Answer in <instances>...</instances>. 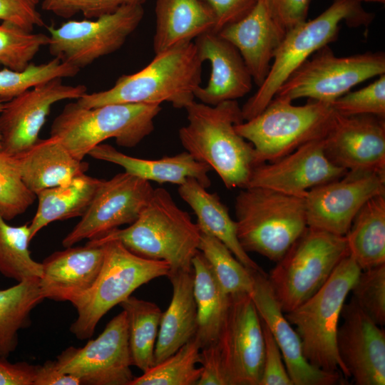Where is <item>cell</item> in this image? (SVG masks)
Returning a JSON list of instances; mask_svg holds the SVG:
<instances>
[{
    "mask_svg": "<svg viewBox=\"0 0 385 385\" xmlns=\"http://www.w3.org/2000/svg\"><path fill=\"white\" fill-rule=\"evenodd\" d=\"M92 158L116 164L125 172L148 181L158 183L183 184L189 178H195L204 188L210 185V168L196 160L185 151L160 159H143L125 155L108 144H99L88 153Z\"/></svg>",
    "mask_w": 385,
    "mask_h": 385,
    "instance_id": "484cf974",
    "label": "cell"
},
{
    "mask_svg": "<svg viewBox=\"0 0 385 385\" xmlns=\"http://www.w3.org/2000/svg\"><path fill=\"white\" fill-rule=\"evenodd\" d=\"M323 140L324 153L335 165L347 171L385 175L384 118L335 112Z\"/></svg>",
    "mask_w": 385,
    "mask_h": 385,
    "instance_id": "ac0fdd59",
    "label": "cell"
},
{
    "mask_svg": "<svg viewBox=\"0 0 385 385\" xmlns=\"http://www.w3.org/2000/svg\"><path fill=\"white\" fill-rule=\"evenodd\" d=\"M21 179L36 195L84 174L88 164L75 158L55 137L38 140L26 151L15 155Z\"/></svg>",
    "mask_w": 385,
    "mask_h": 385,
    "instance_id": "d4e9b609",
    "label": "cell"
},
{
    "mask_svg": "<svg viewBox=\"0 0 385 385\" xmlns=\"http://www.w3.org/2000/svg\"><path fill=\"white\" fill-rule=\"evenodd\" d=\"M286 30L272 17L262 0L241 20L222 28L219 35L240 52L252 81L265 80Z\"/></svg>",
    "mask_w": 385,
    "mask_h": 385,
    "instance_id": "603a6c76",
    "label": "cell"
},
{
    "mask_svg": "<svg viewBox=\"0 0 385 385\" xmlns=\"http://www.w3.org/2000/svg\"><path fill=\"white\" fill-rule=\"evenodd\" d=\"M146 0H43L41 9L69 19L82 14L86 19H97L111 14L120 8L133 4L143 5Z\"/></svg>",
    "mask_w": 385,
    "mask_h": 385,
    "instance_id": "7bdbcfd3",
    "label": "cell"
},
{
    "mask_svg": "<svg viewBox=\"0 0 385 385\" xmlns=\"http://www.w3.org/2000/svg\"><path fill=\"white\" fill-rule=\"evenodd\" d=\"M374 17V14L364 10L357 0H334L316 18L289 29L265 80L241 108L244 120L260 113L279 87L312 54L337 40L342 21L352 27L368 26Z\"/></svg>",
    "mask_w": 385,
    "mask_h": 385,
    "instance_id": "5b68a950",
    "label": "cell"
},
{
    "mask_svg": "<svg viewBox=\"0 0 385 385\" xmlns=\"http://www.w3.org/2000/svg\"><path fill=\"white\" fill-rule=\"evenodd\" d=\"M76 376L60 371L55 361L48 360L43 365H37L33 385H79Z\"/></svg>",
    "mask_w": 385,
    "mask_h": 385,
    "instance_id": "f907efd6",
    "label": "cell"
},
{
    "mask_svg": "<svg viewBox=\"0 0 385 385\" xmlns=\"http://www.w3.org/2000/svg\"><path fill=\"white\" fill-rule=\"evenodd\" d=\"M168 277L173 285V297L167 310L162 313L154 365L177 351L197 330L192 270L170 272Z\"/></svg>",
    "mask_w": 385,
    "mask_h": 385,
    "instance_id": "83f0119b",
    "label": "cell"
},
{
    "mask_svg": "<svg viewBox=\"0 0 385 385\" xmlns=\"http://www.w3.org/2000/svg\"><path fill=\"white\" fill-rule=\"evenodd\" d=\"M154 188L148 180L126 172L103 180L81 220L63 238L64 247L98 238L133 223L148 204Z\"/></svg>",
    "mask_w": 385,
    "mask_h": 385,
    "instance_id": "9a60e30c",
    "label": "cell"
},
{
    "mask_svg": "<svg viewBox=\"0 0 385 385\" xmlns=\"http://www.w3.org/2000/svg\"><path fill=\"white\" fill-rule=\"evenodd\" d=\"M159 104L111 103L87 108L77 102L66 104L53 120L51 136L56 138L77 160L103 141L133 148L154 130Z\"/></svg>",
    "mask_w": 385,
    "mask_h": 385,
    "instance_id": "277c9868",
    "label": "cell"
},
{
    "mask_svg": "<svg viewBox=\"0 0 385 385\" xmlns=\"http://www.w3.org/2000/svg\"><path fill=\"white\" fill-rule=\"evenodd\" d=\"M200 235L189 213L178 206L166 189L158 188L133 223L89 240L86 244L101 245L117 240L136 255L165 262L170 272L190 271L199 251Z\"/></svg>",
    "mask_w": 385,
    "mask_h": 385,
    "instance_id": "7a4b0ae2",
    "label": "cell"
},
{
    "mask_svg": "<svg viewBox=\"0 0 385 385\" xmlns=\"http://www.w3.org/2000/svg\"><path fill=\"white\" fill-rule=\"evenodd\" d=\"M48 36L34 34L16 26L0 24V64L14 71H22L31 63L40 48L48 43Z\"/></svg>",
    "mask_w": 385,
    "mask_h": 385,
    "instance_id": "f35d334b",
    "label": "cell"
},
{
    "mask_svg": "<svg viewBox=\"0 0 385 385\" xmlns=\"http://www.w3.org/2000/svg\"><path fill=\"white\" fill-rule=\"evenodd\" d=\"M348 253L345 236L307 226L267 276L282 311L315 294Z\"/></svg>",
    "mask_w": 385,
    "mask_h": 385,
    "instance_id": "30bf717a",
    "label": "cell"
},
{
    "mask_svg": "<svg viewBox=\"0 0 385 385\" xmlns=\"http://www.w3.org/2000/svg\"><path fill=\"white\" fill-rule=\"evenodd\" d=\"M155 54L192 42L214 31L215 17L202 0H155Z\"/></svg>",
    "mask_w": 385,
    "mask_h": 385,
    "instance_id": "4316f807",
    "label": "cell"
},
{
    "mask_svg": "<svg viewBox=\"0 0 385 385\" xmlns=\"http://www.w3.org/2000/svg\"><path fill=\"white\" fill-rule=\"evenodd\" d=\"M202 64L194 42L155 54L139 71L120 76L111 88L85 93L76 102L87 108L111 103H171L185 108L200 86Z\"/></svg>",
    "mask_w": 385,
    "mask_h": 385,
    "instance_id": "3957f363",
    "label": "cell"
},
{
    "mask_svg": "<svg viewBox=\"0 0 385 385\" xmlns=\"http://www.w3.org/2000/svg\"><path fill=\"white\" fill-rule=\"evenodd\" d=\"M39 0H0V21L32 32L44 26L37 5Z\"/></svg>",
    "mask_w": 385,
    "mask_h": 385,
    "instance_id": "f6af8a7d",
    "label": "cell"
},
{
    "mask_svg": "<svg viewBox=\"0 0 385 385\" xmlns=\"http://www.w3.org/2000/svg\"><path fill=\"white\" fill-rule=\"evenodd\" d=\"M31 242L28 224L11 226L0 215V273L6 277L21 282L40 278L41 262L32 259L29 250Z\"/></svg>",
    "mask_w": 385,
    "mask_h": 385,
    "instance_id": "e575fe53",
    "label": "cell"
},
{
    "mask_svg": "<svg viewBox=\"0 0 385 385\" xmlns=\"http://www.w3.org/2000/svg\"><path fill=\"white\" fill-rule=\"evenodd\" d=\"M200 376L197 385H229L216 343L201 348Z\"/></svg>",
    "mask_w": 385,
    "mask_h": 385,
    "instance_id": "c3c4849f",
    "label": "cell"
},
{
    "mask_svg": "<svg viewBox=\"0 0 385 385\" xmlns=\"http://www.w3.org/2000/svg\"><path fill=\"white\" fill-rule=\"evenodd\" d=\"M252 274L253 287L250 295L280 349L293 385H334L342 382L340 372L318 369L306 359L301 339L278 303L267 275L264 271H252Z\"/></svg>",
    "mask_w": 385,
    "mask_h": 385,
    "instance_id": "44dd1931",
    "label": "cell"
},
{
    "mask_svg": "<svg viewBox=\"0 0 385 385\" xmlns=\"http://www.w3.org/2000/svg\"><path fill=\"white\" fill-rule=\"evenodd\" d=\"M274 20L286 31L307 20L310 0H262Z\"/></svg>",
    "mask_w": 385,
    "mask_h": 385,
    "instance_id": "bcb514c9",
    "label": "cell"
},
{
    "mask_svg": "<svg viewBox=\"0 0 385 385\" xmlns=\"http://www.w3.org/2000/svg\"><path fill=\"white\" fill-rule=\"evenodd\" d=\"M361 270L348 253L324 284L285 317L298 334L306 359L326 371L349 374L337 347L339 321L345 300Z\"/></svg>",
    "mask_w": 385,
    "mask_h": 385,
    "instance_id": "52a82bcc",
    "label": "cell"
},
{
    "mask_svg": "<svg viewBox=\"0 0 385 385\" xmlns=\"http://www.w3.org/2000/svg\"><path fill=\"white\" fill-rule=\"evenodd\" d=\"M143 5H127L94 20H70L59 27L48 26V51L62 62L79 69L118 50L138 28Z\"/></svg>",
    "mask_w": 385,
    "mask_h": 385,
    "instance_id": "7c38bea8",
    "label": "cell"
},
{
    "mask_svg": "<svg viewBox=\"0 0 385 385\" xmlns=\"http://www.w3.org/2000/svg\"><path fill=\"white\" fill-rule=\"evenodd\" d=\"M366 87L347 92L332 103L336 113L344 116L372 115L385 118V73Z\"/></svg>",
    "mask_w": 385,
    "mask_h": 385,
    "instance_id": "b9f144b4",
    "label": "cell"
},
{
    "mask_svg": "<svg viewBox=\"0 0 385 385\" xmlns=\"http://www.w3.org/2000/svg\"><path fill=\"white\" fill-rule=\"evenodd\" d=\"M345 237L349 254L361 270L385 264V193L364 203Z\"/></svg>",
    "mask_w": 385,
    "mask_h": 385,
    "instance_id": "1f68e13d",
    "label": "cell"
},
{
    "mask_svg": "<svg viewBox=\"0 0 385 385\" xmlns=\"http://www.w3.org/2000/svg\"><path fill=\"white\" fill-rule=\"evenodd\" d=\"M3 106H4V101L0 100V112L2 111ZM0 149H1V143H0Z\"/></svg>",
    "mask_w": 385,
    "mask_h": 385,
    "instance_id": "f5cc1de1",
    "label": "cell"
},
{
    "mask_svg": "<svg viewBox=\"0 0 385 385\" xmlns=\"http://www.w3.org/2000/svg\"><path fill=\"white\" fill-rule=\"evenodd\" d=\"M212 11L215 17L214 32L237 22L247 15L259 0H202Z\"/></svg>",
    "mask_w": 385,
    "mask_h": 385,
    "instance_id": "7dc6e473",
    "label": "cell"
},
{
    "mask_svg": "<svg viewBox=\"0 0 385 385\" xmlns=\"http://www.w3.org/2000/svg\"><path fill=\"white\" fill-rule=\"evenodd\" d=\"M199 251L227 294H250L253 287L252 270L246 268L221 241L201 232Z\"/></svg>",
    "mask_w": 385,
    "mask_h": 385,
    "instance_id": "8d00e7d4",
    "label": "cell"
},
{
    "mask_svg": "<svg viewBox=\"0 0 385 385\" xmlns=\"http://www.w3.org/2000/svg\"><path fill=\"white\" fill-rule=\"evenodd\" d=\"M242 248L278 262L307 227L304 197L263 188L241 189L235 203Z\"/></svg>",
    "mask_w": 385,
    "mask_h": 385,
    "instance_id": "8992f818",
    "label": "cell"
},
{
    "mask_svg": "<svg viewBox=\"0 0 385 385\" xmlns=\"http://www.w3.org/2000/svg\"><path fill=\"white\" fill-rule=\"evenodd\" d=\"M44 299L39 278H30L0 289V356L8 358L18 345V332L26 327L31 310Z\"/></svg>",
    "mask_w": 385,
    "mask_h": 385,
    "instance_id": "d6a6232c",
    "label": "cell"
},
{
    "mask_svg": "<svg viewBox=\"0 0 385 385\" xmlns=\"http://www.w3.org/2000/svg\"><path fill=\"white\" fill-rule=\"evenodd\" d=\"M385 73L384 52L338 57L329 45L305 61L279 87L274 97L332 103L356 85Z\"/></svg>",
    "mask_w": 385,
    "mask_h": 385,
    "instance_id": "8fae6325",
    "label": "cell"
},
{
    "mask_svg": "<svg viewBox=\"0 0 385 385\" xmlns=\"http://www.w3.org/2000/svg\"><path fill=\"white\" fill-rule=\"evenodd\" d=\"M178 194L191 207L197 217L201 232L210 235L221 241L233 255L248 270H263L248 255L241 246L237 235L236 222L217 193L206 190L197 180L189 178L178 185Z\"/></svg>",
    "mask_w": 385,
    "mask_h": 385,
    "instance_id": "f1b7e54d",
    "label": "cell"
},
{
    "mask_svg": "<svg viewBox=\"0 0 385 385\" xmlns=\"http://www.w3.org/2000/svg\"><path fill=\"white\" fill-rule=\"evenodd\" d=\"M192 267L197 309L196 337L202 348L217 341L227 313L230 296L221 287L200 251L194 256Z\"/></svg>",
    "mask_w": 385,
    "mask_h": 385,
    "instance_id": "4dcf8cb0",
    "label": "cell"
},
{
    "mask_svg": "<svg viewBox=\"0 0 385 385\" xmlns=\"http://www.w3.org/2000/svg\"><path fill=\"white\" fill-rule=\"evenodd\" d=\"M351 292L360 308L378 325L385 324V264L361 270Z\"/></svg>",
    "mask_w": 385,
    "mask_h": 385,
    "instance_id": "60d3db41",
    "label": "cell"
},
{
    "mask_svg": "<svg viewBox=\"0 0 385 385\" xmlns=\"http://www.w3.org/2000/svg\"><path fill=\"white\" fill-rule=\"evenodd\" d=\"M80 69L57 58L46 63H30L22 71L0 70V100L8 101L25 91L56 78H72Z\"/></svg>",
    "mask_w": 385,
    "mask_h": 385,
    "instance_id": "74e56055",
    "label": "cell"
},
{
    "mask_svg": "<svg viewBox=\"0 0 385 385\" xmlns=\"http://www.w3.org/2000/svg\"><path fill=\"white\" fill-rule=\"evenodd\" d=\"M101 245L104 258L96 281L89 289L69 300L78 313L70 331L79 339L92 337L101 318L137 288L170 272L165 262L136 255L117 240Z\"/></svg>",
    "mask_w": 385,
    "mask_h": 385,
    "instance_id": "ba28073f",
    "label": "cell"
},
{
    "mask_svg": "<svg viewBox=\"0 0 385 385\" xmlns=\"http://www.w3.org/2000/svg\"><path fill=\"white\" fill-rule=\"evenodd\" d=\"M323 139L312 140L277 160L257 165L247 188L304 197L312 188L342 178L348 171L328 159Z\"/></svg>",
    "mask_w": 385,
    "mask_h": 385,
    "instance_id": "d6986e66",
    "label": "cell"
},
{
    "mask_svg": "<svg viewBox=\"0 0 385 385\" xmlns=\"http://www.w3.org/2000/svg\"><path fill=\"white\" fill-rule=\"evenodd\" d=\"M37 365L11 363L0 356V385H33Z\"/></svg>",
    "mask_w": 385,
    "mask_h": 385,
    "instance_id": "681fc988",
    "label": "cell"
},
{
    "mask_svg": "<svg viewBox=\"0 0 385 385\" xmlns=\"http://www.w3.org/2000/svg\"><path fill=\"white\" fill-rule=\"evenodd\" d=\"M359 2H372V3H380V4H384L385 0H357Z\"/></svg>",
    "mask_w": 385,
    "mask_h": 385,
    "instance_id": "816d5d0a",
    "label": "cell"
},
{
    "mask_svg": "<svg viewBox=\"0 0 385 385\" xmlns=\"http://www.w3.org/2000/svg\"><path fill=\"white\" fill-rule=\"evenodd\" d=\"M61 372L90 385H130L135 378L128 342L126 313L123 310L103 332L84 346H70L55 360Z\"/></svg>",
    "mask_w": 385,
    "mask_h": 385,
    "instance_id": "4fadbf2b",
    "label": "cell"
},
{
    "mask_svg": "<svg viewBox=\"0 0 385 385\" xmlns=\"http://www.w3.org/2000/svg\"><path fill=\"white\" fill-rule=\"evenodd\" d=\"M126 313L132 365L143 372L154 366L162 312L153 302L130 296L120 304Z\"/></svg>",
    "mask_w": 385,
    "mask_h": 385,
    "instance_id": "836d02e7",
    "label": "cell"
},
{
    "mask_svg": "<svg viewBox=\"0 0 385 385\" xmlns=\"http://www.w3.org/2000/svg\"><path fill=\"white\" fill-rule=\"evenodd\" d=\"M230 296L215 342L228 384L259 385L265 355L262 319L250 294Z\"/></svg>",
    "mask_w": 385,
    "mask_h": 385,
    "instance_id": "5bb4252c",
    "label": "cell"
},
{
    "mask_svg": "<svg viewBox=\"0 0 385 385\" xmlns=\"http://www.w3.org/2000/svg\"><path fill=\"white\" fill-rule=\"evenodd\" d=\"M337 347L349 377L357 385L385 384V332L353 298L342 308Z\"/></svg>",
    "mask_w": 385,
    "mask_h": 385,
    "instance_id": "ffe728a7",
    "label": "cell"
},
{
    "mask_svg": "<svg viewBox=\"0 0 385 385\" xmlns=\"http://www.w3.org/2000/svg\"><path fill=\"white\" fill-rule=\"evenodd\" d=\"M103 180L84 173L66 184L39 192L38 207L29 225L31 241L52 222L81 217Z\"/></svg>",
    "mask_w": 385,
    "mask_h": 385,
    "instance_id": "f546056e",
    "label": "cell"
},
{
    "mask_svg": "<svg viewBox=\"0 0 385 385\" xmlns=\"http://www.w3.org/2000/svg\"><path fill=\"white\" fill-rule=\"evenodd\" d=\"M265 340L262 372L259 385H293L280 349L267 325L262 321Z\"/></svg>",
    "mask_w": 385,
    "mask_h": 385,
    "instance_id": "ee69618b",
    "label": "cell"
},
{
    "mask_svg": "<svg viewBox=\"0 0 385 385\" xmlns=\"http://www.w3.org/2000/svg\"><path fill=\"white\" fill-rule=\"evenodd\" d=\"M202 62L209 61L211 74L205 87H197L195 98L201 103L215 106L226 101H236L252 87V76L238 50L218 33L210 31L194 40Z\"/></svg>",
    "mask_w": 385,
    "mask_h": 385,
    "instance_id": "7402d4cb",
    "label": "cell"
},
{
    "mask_svg": "<svg viewBox=\"0 0 385 385\" xmlns=\"http://www.w3.org/2000/svg\"><path fill=\"white\" fill-rule=\"evenodd\" d=\"M184 109L188 124L178 135L186 152L215 171L227 188H247L257 164L252 145L235 128L244 121L237 101L210 106L192 101Z\"/></svg>",
    "mask_w": 385,
    "mask_h": 385,
    "instance_id": "6da1fadb",
    "label": "cell"
},
{
    "mask_svg": "<svg viewBox=\"0 0 385 385\" xmlns=\"http://www.w3.org/2000/svg\"><path fill=\"white\" fill-rule=\"evenodd\" d=\"M334 114L332 103L309 99L303 106H294L289 100L274 97L260 113L235 128L252 145L257 165L324 138Z\"/></svg>",
    "mask_w": 385,
    "mask_h": 385,
    "instance_id": "9c48e42d",
    "label": "cell"
},
{
    "mask_svg": "<svg viewBox=\"0 0 385 385\" xmlns=\"http://www.w3.org/2000/svg\"><path fill=\"white\" fill-rule=\"evenodd\" d=\"M201 346L196 335L174 354L135 377L130 385H195L201 372Z\"/></svg>",
    "mask_w": 385,
    "mask_h": 385,
    "instance_id": "d590c367",
    "label": "cell"
},
{
    "mask_svg": "<svg viewBox=\"0 0 385 385\" xmlns=\"http://www.w3.org/2000/svg\"><path fill=\"white\" fill-rule=\"evenodd\" d=\"M87 88L65 85L56 78L36 86L4 103L0 112L1 150L17 155L38 140L51 106L66 99H78Z\"/></svg>",
    "mask_w": 385,
    "mask_h": 385,
    "instance_id": "e0dca14e",
    "label": "cell"
},
{
    "mask_svg": "<svg viewBox=\"0 0 385 385\" xmlns=\"http://www.w3.org/2000/svg\"><path fill=\"white\" fill-rule=\"evenodd\" d=\"M385 193V175L348 171L317 185L305 197L307 226L345 236L356 213L371 197Z\"/></svg>",
    "mask_w": 385,
    "mask_h": 385,
    "instance_id": "2e32d148",
    "label": "cell"
},
{
    "mask_svg": "<svg viewBox=\"0 0 385 385\" xmlns=\"http://www.w3.org/2000/svg\"><path fill=\"white\" fill-rule=\"evenodd\" d=\"M36 197L21 179L16 157L0 150V215L9 221L24 213Z\"/></svg>",
    "mask_w": 385,
    "mask_h": 385,
    "instance_id": "ab89813d",
    "label": "cell"
},
{
    "mask_svg": "<svg viewBox=\"0 0 385 385\" xmlns=\"http://www.w3.org/2000/svg\"><path fill=\"white\" fill-rule=\"evenodd\" d=\"M66 248L52 253L41 262L39 285L44 299L69 302L91 287L101 269L102 245L86 244Z\"/></svg>",
    "mask_w": 385,
    "mask_h": 385,
    "instance_id": "cb8c5ba5",
    "label": "cell"
}]
</instances>
